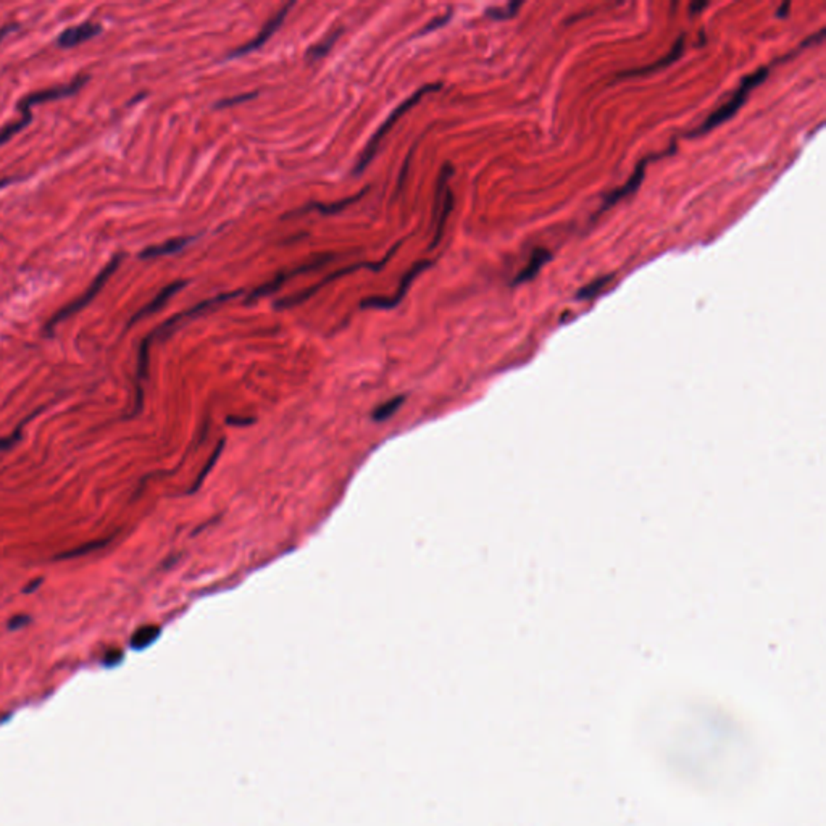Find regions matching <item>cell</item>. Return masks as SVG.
Wrapping results in <instances>:
<instances>
[{
    "label": "cell",
    "mask_w": 826,
    "mask_h": 826,
    "mask_svg": "<svg viewBox=\"0 0 826 826\" xmlns=\"http://www.w3.org/2000/svg\"><path fill=\"white\" fill-rule=\"evenodd\" d=\"M683 52H685V36H683V34H681V36L676 39V42L673 44V47H671L670 54H668V55H665L662 60H659V61H654V64H651V65H649V66L637 68V70H630V71H625V73H622V75H620V76H622V78H628V76H642V75H649V73H654V71H657V70H660V68H665V66H668V65H671V64H675V61H676L678 59H680V57L683 55Z\"/></svg>",
    "instance_id": "5bb4252c"
},
{
    "label": "cell",
    "mask_w": 826,
    "mask_h": 826,
    "mask_svg": "<svg viewBox=\"0 0 826 826\" xmlns=\"http://www.w3.org/2000/svg\"><path fill=\"white\" fill-rule=\"evenodd\" d=\"M612 278H613V275H608V276H602V278H599V279H596V281L589 283L588 286H584L583 289H579V290H578V293H577V299H581V300L594 299L596 295L599 294L601 290H602L603 288H606L608 283L612 281Z\"/></svg>",
    "instance_id": "ffe728a7"
},
{
    "label": "cell",
    "mask_w": 826,
    "mask_h": 826,
    "mask_svg": "<svg viewBox=\"0 0 826 826\" xmlns=\"http://www.w3.org/2000/svg\"><path fill=\"white\" fill-rule=\"evenodd\" d=\"M454 175V168L451 163H446L441 168L439 178L436 183L435 191V203H432V241L430 249H436L444 237V231H446L447 220L454 210V192L449 186Z\"/></svg>",
    "instance_id": "5b68a950"
},
{
    "label": "cell",
    "mask_w": 826,
    "mask_h": 826,
    "mask_svg": "<svg viewBox=\"0 0 826 826\" xmlns=\"http://www.w3.org/2000/svg\"><path fill=\"white\" fill-rule=\"evenodd\" d=\"M108 541L110 539H99V541H93V543H88V544H83L79 545V548H75L68 552H64V554L57 555V558H76V557H83L89 554V552H94V550H99L102 548H105L108 544Z\"/></svg>",
    "instance_id": "44dd1931"
},
{
    "label": "cell",
    "mask_w": 826,
    "mask_h": 826,
    "mask_svg": "<svg viewBox=\"0 0 826 826\" xmlns=\"http://www.w3.org/2000/svg\"><path fill=\"white\" fill-rule=\"evenodd\" d=\"M88 81H89V76L81 75V76H76L71 83H68V84H61V86H54V88H49V89H42V90H36V93L23 97V99L18 102V110L21 113V118L18 119V122L10 123V124H7V126H4L2 129H0V146H4L5 142H8L11 138H13V136L18 134L20 131L26 129V126L31 123V119H33L31 108L34 105L45 104V102L59 100V99H65V97L75 95Z\"/></svg>",
    "instance_id": "6da1fadb"
},
{
    "label": "cell",
    "mask_w": 826,
    "mask_h": 826,
    "mask_svg": "<svg viewBox=\"0 0 826 826\" xmlns=\"http://www.w3.org/2000/svg\"><path fill=\"white\" fill-rule=\"evenodd\" d=\"M194 239H197V236L170 239V241L163 242V244H158V246H151V247L144 249L139 254V259L149 260V259H158V257H165V255L176 254V252H179V250H183L187 246V244L194 241Z\"/></svg>",
    "instance_id": "9a60e30c"
},
{
    "label": "cell",
    "mask_w": 826,
    "mask_h": 826,
    "mask_svg": "<svg viewBox=\"0 0 826 826\" xmlns=\"http://www.w3.org/2000/svg\"><path fill=\"white\" fill-rule=\"evenodd\" d=\"M255 95H257V94H255V93H249V94H242V95H236V97H232V99H226V100H221V102H220V104H218V105H216V107H218V108H221V107H231V105H236V104H241V102H246V100H250V99H254V97H255Z\"/></svg>",
    "instance_id": "cb8c5ba5"
},
{
    "label": "cell",
    "mask_w": 826,
    "mask_h": 826,
    "mask_svg": "<svg viewBox=\"0 0 826 826\" xmlns=\"http://www.w3.org/2000/svg\"><path fill=\"white\" fill-rule=\"evenodd\" d=\"M41 584H42V579H34L33 583H30V584L26 586V588H25V592H28V594H30V592H34V591H36V589H37L39 586H41Z\"/></svg>",
    "instance_id": "f1b7e54d"
},
{
    "label": "cell",
    "mask_w": 826,
    "mask_h": 826,
    "mask_svg": "<svg viewBox=\"0 0 826 826\" xmlns=\"http://www.w3.org/2000/svg\"><path fill=\"white\" fill-rule=\"evenodd\" d=\"M768 73H770V68L763 66V68H759V70H757L755 73H752V75L745 76L743 79V83H741V86L734 90L731 99L728 100L726 104H723L721 107L716 108L714 113H710L709 118L705 119V122L700 124L696 131H694L692 136L709 133V131L716 128L719 124L728 122V119H731L734 115H736V112L739 110V108L744 105V102H745V99H748V95L750 94V90L759 86L760 83L765 81Z\"/></svg>",
    "instance_id": "3957f363"
},
{
    "label": "cell",
    "mask_w": 826,
    "mask_h": 826,
    "mask_svg": "<svg viewBox=\"0 0 826 826\" xmlns=\"http://www.w3.org/2000/svg\"><path fill=\"white\" fill-rule=\"evenodd\" d=\"M16 28H18V25H16V23H8V25H5V26H2V28H0V42H2V41H4V37H5V36H7V34H8V33H11V31H15V30H16Z\"/></svg>",
    "instance_id": "83f0119b"
},
{
    "label": "cell",
    "mask_w": 826,
    "mask_h": 826,
    "mask_svg": "<svg viewBox=\"0 0 826 826\" xmlns=\"http://www.w3.org/2000/svg\"><path fill=\"white\" fill-rule=\"evenodd\" d=\"M441 88H442L441 83L426 84V86L415 90V93L412 95H410L408 99L403 100L402 104H399L394 108V112H392L391 115L386 118V122L383 124H381V126L378 128V131H376V133L367 142V147H365V149H363L360 158H358V162L355 163V167H354V175H360V173L365 172V170L368 168V165L372 163V160L374 158L376 152H378L381 142H383V139L386 138V136L389 134V131L392 128H394V124L399 122V119H401V117H403L408 110H412V108L415 105L420 104V100L423 99V97L426 94L435 93V90H439Z\"/></svg>",
    "instance_id": "7a4b0ae2"
},
{
    "label": "cell",
    "mask_w": 826,
    "mask_h": 826,
    "mask_svg": "<svg viewBox=\"0 0 826 826\" xmlns=\"http://www.w3.org/2000/svg\"><path fill=\"white\" fill-rule=\"evenodd\" d=\"M186 284H187V281H175L172 284H168V286H165L160 290V293L157 294L155 299H153L152 302H149V304H147L146 307H142V309L138 313H136V315L133 318H131L129 323H128V326H131V324H134L136 321H139L141 318H146V317L152 315V313L162 310V307L167 305V302L170 299H172L176 293H179V290L183 289L186 286Z\"/></svg>",
    "instance_id": "7c38bea8"
},
{
    "label": "cell",
    "mask_w": 826,
    "mask_h": 826,
    "mask_svg": "<svg viewBox=\"0 0 826 826\" xmlns=\"http://www.w3.org/2000/svg\"><path fill=\"white\" fill-rule=\"evenodd\" d=\"M341 33H343V28H336V30L331 34H328V36L324 37L323 41L313 45V47L309 50V54H307L309 55V59L317 60V59H321V57L326 55L329 52V49H331L334 45V42L338 41Z\"/></svg>",
    "instance_id": "ac0fdd59"
},
{
    "label": "cell",
    "mask_w": 826,
    "mask_h": 826,
    "mask_svg": "<svg viewBox=\"0 0 826 826\" xmlns=\"http://www.w3.org/2000/svg\"><path fill=\"white\" fill-rule=\"evenodd\" d=\"M100 33H102V25H99V23H93V21L81 23V25L70 26V28H66V30L61 31L59 36H57V45H59V47H64V49L76 47V45L86 42V41H89V39H94L95 36H99Z\"/></svg>",
    "instance_id": "30bf717a"
},
{
    "label": "cell",
    "mask_w": 826,
    "mask_h": 826,
    "mask_svg": "<svg viewBox=\"0 0 826 826\" xmlns=\"http://www.w3.org/2000/svg\"><path fill=\"white\" fill-rule=\"evenodd\" d=\"M705 7H709L707 2H694L691 5V13H699V11Z\"/></svg>",
    "instance_id": "f546056e"
},
{
    "label": "cell",
    "mask_w": 826,
    "mask_h": 826,
    "mask_svg": "<svg viewBox=\"0 0 826 826\" xmlns=\"http://www.w3.org/2000/svg\"><path fill=\"white\" fill-rule=\"evenodd\" d=\"M331 260H333V255L331 254H321V255H317V257L313 259L312 261H309V264L297 266V269H293V270H288V271H279L275 278L270 279V281H266L265 284H261V286H259L257 289L252 290V294H250L249 297H247V302H255V300H259L261 297H265V295L276 293V290L279 288L284 286V283H286L288 279L295 278V276H299V275H305V273H312V271L320 270L321 266L329 264V261H331Z\"/></svg>",
    "instance_id": "ba28073f"
},
{
    "label": "cell",
    "mask_w": 826,
    "mask_h": 826,
    "mask_svg": "<svg viewBox=\"0 0 826 826\" xmlns=\"http://www.w3.org/2000/svg\"><path fill=\"white\" fill-rule=\"evenodd\" d=\"M431 265H432V260H430V259L418 260L417 264H415L410 270H407L406 275L402 276L394 295H391V297H379V295H374V297H367L360 302V307L362 309H383V310L394 309V307H397L403 299L407 297L410 284H412L415 279L421 275V273L428 270Z\"/></svg>",
    "instance_id": "52a82bcc"
},
{
    "label": "cell",
    "mask_w": 826,
    "mask_h": 826,
    "mask_svg": "<svg viewBox=\"0 0 826 826\" xmlns=\"http://www.w3.org/2000/svg\"><path fill=\"white\" fill-rule=\"evenodd\" d=\"M647 163H649V158H644V160L635 168V172H633V175H631V178L628 181H626V183L622 187H618V189H615L613 192L608 194V196L606 197V201H603V203H602V210H607V208L613 207L615 203L620 202V201H623L625 197H628L630 194H633L637 189V187L641 186L642 179H644V175H646Z\"/></svg>",
    "instance_id": "8fae6325"
},
{
    "label": "cell",
    "mask_w": 826,
    "mask_h": 826,
    "mask_svg": "<svg viewBox=\"0 0 826 826\" xmlns=\"http://www.w3.org/2000/svg\"><path fill=\"white\" fill-rule=\"evenodd\" d=\"M123 259H124V254L113 255L112 260L108 261V264L104 266V269L100 270L99 275L95 276L94 281L90 283V286L86 290H84V293L81 295H79L78 299L70 302V304L65 305V307H61V309L59 312H57L52 318H50V320L47 321V324H45L44 333L50 336V334H52L55 331L57 324H60L61 321L66 320V318H70L71 315H75V313L81 312L84 309V307H86L88 304H90V302L94 300L95 295L100 293L102 288L105 286V283L108 281V279H110V276L113 275V273H115L118 270V266L122 265Z\"/></svg>",
    "instance_id": "277c9868"
},
{
    "label": "cell",
    "mask_w": 826,
    "mask_h": 826,
    "mask_svg": "<svg viewBox=\"0 0 826 826\" xmlns=\"http://www.w3.org/2000/svg\"><path fill=\"white\" fill-rule=\"evenodd\" d=\"M293 7H294V4H286V5H284V7L281 10L276 11V13L273 15L271 18L265 23L264 28H261L260 33L252 39V41H249L247 44L241 45V47L235 49L228 57H230V59H236V57L247 55L250 52H254V50L260 49L261 45H264L266 41H269V39L273 36V34H275L279 30V26H281L283 21L286 20V16H288V13H289L290 8H293Z\"/></svg>",
    "instance_id": "9c48e42d"
},
{
    "label": "cell",
    "mask_w": 826,
    "mask_h": 826,
    "mask_svg": "<svg viewBox=\"0 0 826 826\" xmlns=\"http://www.w3.org/2000/svg\"><path fill=\"white\" fill-rule=\"evenodd\" d=\"M365 192H367V189L362 191V192H358L357 196L347 197V199H344V201H339V202H336V203H313L312 207L302 208L300 212L304 213V212H310V210H315V212H320V213H324V215L341 212V210H344L346 207H349V205H352V203L357 202V201H360V199L363 197V194H365Z\"/></svg>",
    "instance_id": "e0dca14e"
},
{
    "label": "cell",
    "mask_w": 826,
    "mask_h": 826,
    "mask_svg": "<svg viewBox=\"0 0 826 826\" xmlns=\"http://www.w3.org/2000/svg\"><path fill=\"white\" fill-rule=\"evenodd\" d=\"M451 16H452V13H451V11H447V13H446V15H441V16H437V18H435V20H432V21H430V23H428V25H426V26H425V28H423V30H421V31H420V34H426V33H431V31H435V30H437V28H441V26H444V25H446V23H447V21H449V20H451Z\"/></svg>",
    "instance_id": "603a6c76"
},
{
    "label": "cell",
    "mask_w": 826,
    "mask_h": 826,
    "mask_svg": "<svg viewBox=\"0 0 826 826\" xmlns=\"http://www.w3.org/2000/svg\"><path fill=\"white\" fill-rule=\"evenodd\" d=\"M550 259H552V254L549 252V250L534 249L526 266H523V270L518 273L514 279H512V283H510L512 286H518V284L531 281L533 278H536L541 269H543V266L548 264V261H550Z\"/></svg>",
    "instance_id": "4fadbf2b"
},
{
    "label": "cell",
    "mask_w": 826,
    "mask_h": 826,
    "mask_svg": "<svg viewBox=\"0 0 826 826\" xmlns=\"http://www.w3.org/2000/svg\"><path fill=\"white\" fill-rule=\"evenodd\" d=\"M30 622H31V618L28 617V615H15V617L8 622V628L10 630H20Z\"/></svg>",
    "instance_id": "484cf974"
},
{
    "label": "cell",
    "mask_w": 826,
    "mask_h": 826,
    "mask_svg": "<svg viewBox=\"0 0 826 826\" xmlns=\"http://www.w3.org/2000/svg\"><path fill=\"white\" fill-rule=\"evenodd\" d=\"M786 10H789V4H783V7L779 8V10L777 11V13H778L779 16H786V15H784V11H786Z\"/></svg>",
    "instance_id": "4dcf8cb0"
},
{
    "label": "cell",
    "mask_w": 826,
    "mask_h": 826,
    "mask_svg": "<svg viewBox=\"0 0 826 826\" xmlns=\"http://www.w3.org/2000/svg\"><path fill=\"white\" fill-rule=\"evenodd\" d=\"M520 7H521V2H512V4L507 5L505 8L488 10V15L495 20H505V18H510V16H514Z\"/></svg>",
    "instance_id": "7402d4cb"
},
{
    "label": "cell",
    "mask_w": 826,
    "mask_h": 826,
    "mask_svg": "<svg viewBox=\"0 0 826 826\" xmlns=\"http://www.w3.org/2000/svg\"><path fill=\"white\" fill-rule=\"evenodd\" d=\"M20 432L21 430L18 428L15 431V435H11L10 437H5V439H0V451H5V449H10L13 444L20 439Z\"/></svg>",
    "instance_id": "4316f807"
},
{
    "label": "cell",
    "mask_w": 826,
    "mask_h": 826,
    "mask_svg": "<svg viewBox=\"0 0 826 826\" xmlns=\"http://www.w3.org/2000/svg\"><path fill=\"white\" fill-rule=\"evenodd\" d=\"M123 660V652L122 651H117V649H112V651H108L105 659H104V663L107 666H115Z\"/></svg>",
    "instance_id": "d4e9b609"
},
{
    "label": "cell",
    "mask_w": 826,
    "mask_h": 826,
    "mask_svg": "<svg viewBox=\"0 0 826 826\" xmlns=\"http://www.w3.org/2000/svg\"><path fill=\"white\" fill-rule=\"evenodd\" d=\"M160 636V628L155 625H147V626H141L139 630H136L133 636H131V649H134V651H142V649L149 647L151 644H153L157 641V637Z\"/></svg>",
    "instance_id": "2e32d148"
},
{
    "label": "cell",
    "mask_w": 826,
    "mask_h": 826,
    "mask_svg": "<svg viewBox=\"0 0 826 826\" xmlns=\"http://www.w3.org/2000/svg\"><path fill=\"white\" fill-rule=\"evenodd\" d=\"M401 244L402 242L396 244V246L392 247L389 250V252L386 254V257L383 260H381V261H374V264H372V261H363V264H354V265L346 266V269L336 270V271L329 273V275L324 276L323 279H320V281H318L317 284H313V286L307 288L304 290H299V293H295L293 295H286V297L279 299L278 302H275V307H276V309H279V310H288V309H290V307L300 305L302 302H305V300H309L310 297H313V295H315L318 293V290L323 289L324 286H328V284L334 283L336 279H339V278H343L346 275H349V273H354V271H358V270H362V269H367V270H372V271H379L381 269H384V265L387 264V261H389V259L397 252V249H399V246H401Z\"/></svg>",
    "instance_id": "8992f818"
},
{
    "label": "cell",
    "mask_w": 826,
    "mask_h": 826,
    "mask_svg": "<svg viewBox=\"0 0 826 826\" xmlns=\"http://www.w3.org/2000/svg\"><path fill=\"white\" fill-rule=\"evenodd\" d=\"M403 401H406V397L399 396V397L391 399V401H387L384 403H381V406L373 412V420L374 421H386V420H389L392 417V415H394L397 412V410L401 408Z\"/></svg>",
    "instance_id": "d6986e66"
}]
</instances>
